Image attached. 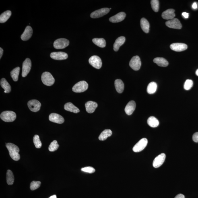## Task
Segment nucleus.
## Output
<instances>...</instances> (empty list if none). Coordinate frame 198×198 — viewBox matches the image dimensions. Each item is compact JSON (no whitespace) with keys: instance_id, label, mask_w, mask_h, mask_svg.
<instances>
[{"instance_id":"9d476101","label":"nucleus","mask_w":198,"mask_h":198,"mask_svg":"<svg viewBox=\"0 0 198 198\" xmlns=\"http://www.w3.org/2000/svg\"><path fill=\"white\" fill-rule=\"evenodd\" d=\"M109 11V9L104 8L94 11L91 13L90 17L93 19L100 18L107 14Z\"/></svg>"},{"instance_id":"5701e85b","label":"nucleus","mask_w":198,"mask_h":198,"mask_svg":"<svg viewBox=\"0 0 198 198\" xmlns=\"http://www.w3.org/2000/svg\"><path fill=\"white\" fill-rule=\"evenodd\" d=\"M64 107L67 111L72 112L75 113H78L80 112L79 109L71 102H68L66 104Z\"/></svg>"},{"instance_id":"aec40b11","label":"nucleus","mask_w":198,"mask_h":198,"mask_svg":"<svg viewBox=\"0 0 198 198\" xmlns=\"http://www.w3.org/2000/svg\"><path fill=\"white\" fill-rule=\"evenodd\" d=\"M98 104L92 101H89L85 104L86 111L89 113H92L94 112Z\"/></svg>"},{"instance_id":"20e7f679","label":"nucleus","mask_w":198,"mask_h":198,"mask_svg":"<svg viewBox=\"0 0 198 198\" xmlns=\"http://www.w3.org/2000/svg\"><path fill=\"white\" fill-rule=\"evenodd\" d=\"M89 85L86 81H81L76 84L72 88L73 92L80 93L86 91L88 88Z\"/></svg>"},{"instance_id":"ddd939ff","label":"nucleus","mask_w":198,"mask_h":198,"mask_svg":"<svg viewBox=\"0 0 198 198\" xmlns=\"http://www.w3.org/2000/svg\"><path fill=\"white\" fill-rule=\"evenodd\" d=\"M166 24L167 26L171 28L180 29L182 27V24L179 20L176 18L167 21Z\"/></svg>"},{"instance_id":"423d86ee","label":"nucleus","mask_w":198,"mask_h":198,"mask_svg":"<svg viewBox=\"0 0 198 198\" xmlns=\"http://www.w3.org/2000/svg\"><path fill=\"white\" fill-rule=\"evenodd\" d=\"M147 143H148V141L146 138L142 139L134 146L133 149V151L135 152H141L146 146Z\"/></svg>"},{"instance_id":"b1692460","label":"nucleus","mask_w":198,"mask_h":198,"mask_svg":"<svg viewBox=\"0 0 198 198\" xmlns=\"http://www.w3.org/2000/svg\"><path fill=\"white\" fill-rule=\"evenodd\" d=\"M153 62L157 65L162 67H167L168 65V62L163 58L157 57L153 60Z\"/></svg>"},{"instance_id":"6e6552de","label":"nucleus","mask_w":198,"mask_h":198,"mask_svg":"<svg viewBox=\"0 0 198 198\" xmlns=\"http://www.w3.org/2000/svg\"><path fill=\"white\" fill-rule=\"evenodd\" d=\"M89 63L93 67L100 69L102 67V60L98 56H93L89 59Z\"/></svg>"},{"instance_id":"a19ab883","label":"nucleus","mask_w":198,"mask_h":198,"mask_svg":"<svg viewBox=\"0 0 198 198\" xmlns=\"http://www.w3.org/2000/svg\"><path fill=\"white\" fill-rule=\"evenodd\" d=\"M193 141L195 142H198V132L194 134L193 136Z\"/></svg>"},{"instance_id":"2f4dec72","label":"nucleus","mask_w":198,"mask_h":198,"mask_svg":"<svg viewBox=\"0 0 198 198\" xmlns=\"http://www.w3.org/2000/svg\"><path fill=\"white\" fill-rule=\"evenodd\" d=\"M92 41L96 45L99 47L104 48L106 46V41L103 38H94Z\"/></svg>"},{"instance_id":"dca6fc26","label":"nucleus","mask_w":198,"mask_h":198,"mask_svg":"<svg viewBox=\"0 0 198 198\" xmlns=\"http://www.w3.org/2000/svg\"><path fill=\"white\" fill-rule=\"evenodd\" d=\"M170 47L173 51L176 52L184 51L187 49V44L183 43H174L170 46Z\"/></svg>"},{"instance_id":"37998d69","label":"nucleus","mask_w":198,"mask_h":198,"mask_svg":"<svg viewBox=\"0 0 198 198\" xmlns=\"http://www.w3.org/2000/svg\"><path fill=\"white\" fill-rule=\"evenodd\" d=\"M182 15L185 17V19H188L189 17V13L186 12H184L182 13Z\"/></svg>"},{"instance_id":"e433bc0d","label":"nucleus","mask_w":198,"mask_h":198,"mask_svg":"<svg viewBox=\"0 0 198 198\" xmlns=\"http://www.w3.org/2000/svg\"><path fill=\"white\" fill-rule=\"evenodd\" d=\"M159 1L158 0H152L151 1V6L153 11L158 12L159 10Z\"/></svg>"},{"instance_id":"c85d7f7f","label":"nucleus","mask_w":198,"mask_h":198,"mask_svg":"<svg viewBox=\"0 0 198 198\" xmlns=\"http://www.w3.org/2000/svg\"><path fill=\"white\" fill-rule=\"evenodd\" d=\"M147 123L151 127L155 128L158 127L159 122V120L154 116H151L147 120Z\"/></svg>"},{"instance_id":"4c0bfd02","label":"nucleus","mask_w":198,"mask_h":198,"mask_svg":"<svg viewBox=\"0 0 198 198\" xmlns=\"http://www.w3.org/2000/svg\"><path fill=\"white\" fill-rule=\"evenodd\" d=\"M193 81L192 80L187 79L184 84V89L186 90H189L193 87Z\"/></svg>"},{"instance_id":"a878e982","label":"nucleus","mask_w":198,"mask_h":198,"mask_svg":"<svg viewBox=\"0 0 198 198\" xmlns=\"http://www.w3.org/2000/svg\"><path fill=\"white\" fill-rule=\"evenodd\" d=\"M0 84L2 88L4 89L5 93H9L11 92V87L10 85L7 82L5 78L1 79Z\"/></svg>"},{"instance_id":"f03ea898","label":"nucleus","mask_w":198,"mask_h":198,"mask_svg":"<svg viewBox=\"0 0 198 198\" xmlns=\"http://www.w3.org/2000/svg\"><path fill=\"white\" fill-rule=\"evenodd\" d=\"M0 117L5 122H13L16 119V114L13 111H6L2 113Z\"/></svg>"},{"instance_id":"4468645a","label":"nucleus","mask_w":198,"mask_h":198,"mask_svg":"<svg viewBox=\"0 0 198 198\" xmlns=\"http://www.w3.org/2000/svg\"><path fill=\"white\" fill-rule=\"evenodd\" d=\"M50 56L52 59L57 60H66L68 58L67 54L63 52H52Z\"/></svg>"},{"instance_id":"49530a36","label":"nucleus","mask_w":198,"mask_h":198,"mask_svg":"<svg viewBox=\"0 0 198 198\" xmlns=\"http://www.w3.org/2000/svg\"><path fill=\"white\" fill-rule=\"evenodd\" d=\"M49 198H57V196L56 195H54L53 196H51V197H50Z\"/></svg>"},{"instance_id":"f8f14e48","label":"nucleus","mask_w":198,"mask_h":198,"mask_svg":"<svg viewBox=\"0 0 198 198\" xmlns=\"http://www.w3.org/2000/svg\"><path fill=\"white\" fill-rule=\"evenodd\" d=\"M166 155L164 153L158 155L154 159L153 163V166L155 168H158L163 163L166 159Z\"/></svg>"},{"instance_id":"9b49d317","label":"nucleus","mask_w":198,"mask_h":198,"mask_svg":"<svg viewBox=\"0 0 198 198\" xmlns=\"http://www.w3.org/2000/svg\"><path fill=\"white\" fill-rule=\"evenodd\" d=\"M28 106L31 111L37 112L39 111L41 104L38 101L33 100L29 101L28 103Z\"/></svg>"},{"instance_id":"ea45409f","label":"nucleus","mask_w":198,"mask_h":198,"mask_svg":"<svg viewBox=\"0 0 198 198\" xmlns=\"http://www.w3.org/2000/svg\"><path fill=\"white\" fill-rule=\"evenodd\" d=\"M81 171L84 172L89 173L90 174L93 173H94L95 171H96L95 169L92 167H87L83 168L81 169Z\"/></svg>"},{"instance_id":"7ed1b4c3","label":"nucleus","mask_w":198,"mask_h":198,"mask_svg":"<svg viewBox=\"0 0 198 198\" xmlns=\"http://www.w3.org/2000/svg\"><path fill=\"white\" fill-rule=\"evenodd\" d=\"M41 79L43 84L47 86H51L55 82V79L53 76L47 72H45L43 73Z\"/></svg>"},{"instance_id":"473e14b6","label":"nucleus","mask_w":198,"mask_h":198,"mask_svg":"<svg viewBox=\"0 0 198 198\" xmlns=\"http://www.w3.org/2000/svg\"><path fill=\"white\" fill-rule=\"evenodd\" d=\"M20 68L17 67L15 68L11 72V76L13 79V80L15 81H18L19 79V76L20 73Z\"/></svg>"},{"instance_id":"0eeeda50","label":"nucleus","mask_w":198,"mask_h":198,"mask_svg":"<svg viewBox=\"0 0 198 198\" xmlns=\"http://www.w3.org/2000/svg\"><path fill=\"white\" fill-rule=\"evenodd\" d=\"M130 67L134 71H138L140 68L141 62L138 56H134L130 62Z\"/></svg>"},{"instance_id":"39448f33","label":"nucleus","mask_w":198,"mask_h":198,"mask_svg":"<svg viewBox=\"0 0 198 198\" xmlns=\"http://www.w3.org/2000/svg\"><path fill=\"white\" fill-rule=\"evenodd\" d=\"M69 44V42L68 39L64 38H60L54 41L53 46L56 49H61L67 47Z\"/></svg>"},{"instance_id":"c756f323","label":"nucleus","mask_w":198,"mask_h":198,"mask_svg":"<svg viewBox=\"0 0 198 198\" xmlns=\"http://www.w3.org/2000/svg\"><path fill=\"white\" fill-rule=\"evenodd\" d=\"M11 15V12L10 11L7 10L2 13L0 15V23H3L6 21L10 17Z\"/></svg>"},{"instance_id":"a211bd4d","label":"nucleus","mask_w":198,"mask_h":198,"mask_svg":"<svg viewBox=\"0 0 198 198\" xmlns=\"http://www.w3.org/2000/svg\"><path fill=\"white\" fill-rule=\"evenodd\" d=\"M175 10L173 9H169L162 13V17L163 19L167 20H171L174 18L175 16Z\"/></svg>"},{"instance_id":"58836bf2","label":"nucleus","mask_w":198,"mask_h":198,"mask_svg":"<svg viewBox=\"0 0 198 198\" xmlns=\"http://www.w3.org/2000/svg\"><path fill=\"white\" fill-rule=\"evenodd\" d=\"M41 185V182L40 181H33L31 183L30 189L32 191L38 189Z\"/></svg>"},{"instance_id":"f3484780","label":"nucleus","mask_w":198,"mask_h":198,"mask_svg":"<svg viewBox=\"0 0 198 198\" xmlns=\"http://www.w3.org/2000/svg\"><path fill=\"white\" fill-rule=\"evenodd\" d=\"M32 34L33 30L32 27L30 26H27L24 31L21 35V39L23 41L28 40L31 37Z\"/></svg>"},{"instance_id":"cd10ccee","label":"nucleus","mask_w":198,"mask_h":198,"mask_svg":"<svg viewBox=\"0 0 198 198\" xmlns=\"http://www.w3.org/2000/svg\"><path fill=\"white\" fill-rule=\"evenodd\" d=\"M112 134L111 130L106 129L104 130L102 132L99 137V139L100 141H103L108 138V137L111 136Z\"/></svg>"},{"instance_id":"c9c22d12","label":"nucleus","mask_w":198,"mask_h":198,"mask_svg":"<svg viewBox=\"0 0 198 198\" xmlns=\"http://www.w3.org/2000/svg\"><path fill=\"white\" fill-rule=\"evenodd\" d=\"M33 142L36 148L39 149L41 147L42 143L40 140L39 136L37 135H35L33 138Z\"/></svg>"},{"instance_id":"2eb2a0df","label":"nucleus","mask_w":198,"mask_h":198,"mask_svg":"<svg viewBox=\"0 0 198 198\" xmlns=\"http://www.w3.org/2000/svg\"><path fill=\"white\" fill-rule=\"evenodd\" d=\"M49 120L53 123L60 124L63 123L64 122V119L63 116L56 113L50 114L49 116Z\"/></svg>"},{"instance_id":"4be33fe9","label":"nucleus","mask_w":198,"mask_h":198,"mask_svg":"<svg viewBox=\"0 0 198 198\" xmlns=\"http://www.w3.org/2000/svg\"><path fill=\"white\" fill-rule=\"evenodd\" d=\"M126 38L124 36H122L118 38L115 41L113 45V49L117 52L119 50L120 46L125 43Z\"/></svg>"},{"instance_id":"72a5a7b5","label":"nucleus","mask_w":198,"mask_h":198,"mask_svg":"<svg viewBox=\"0 0 198 198\" xmlns=\"http://www.w3.org/2000/svg\"><path fill=\"white\" fill-rule=\"evenodd\" d=\"M14 176L10 170H8L6 174L7 183L9 185H12L14 182Z\"/></svg>"},{"instance_id":"6ab92c4d","label":"nucleus","mask_w":198,"mask_h":198,"mask_svg":"<svg viewBox=\"0 0 198 198\" xmlns=\"http://www.w3.org/2000/svg\"><path fill=\"white\" fill-rule=\"evenodd\" d=\"M126 16L125 13L122 12L118 13L117 14L114 15L109 19L110 22L113 23H117L123 21Z\"/></svg>"},{"instance_id":"393cba45","label":"nucleus","mask_w":198,"mask_h":198,"mask_svg":"<svg viewBox=\"0 0 198 198\" xmlns=\"http://www.w3.org/2000/svg\"><path fill=\"white\" fill-rule=\"evenodd\" d=\"M115 88L118 93H123L125 88V86L123 81L119 79H116L114 82Z\"/></svg>"},{"instance_id":"de8ad7c7","label":"nucleus","mask_w":198,"mask_h":198,"mask_svg":"<svg viewBox=\"0 0 198 198\" xmlns=\"http://www.w3.org/2000/svg\"><path fill=\"white\" fill-rule=\"evenodd\" d=\"M196 75L198 76V69L196 71Z\"/></svg>"},{"instance_id":"1a4fd4ad","label":"nucleus","mask_w":198,"mask_h":198,"mask_svg":"<svg viewBox=\"0 0 198 198\" xmlns=\"http://www.w3.org/2000/svg\"><path fill=\"white\" fill-rule=\"evenodd\" d=\"M31 61L30 59L27 58L23 62L22 68V76L25 77L28 75L31 68Z\"/></svg>"},{"instance_id":"f704fd0d","label":"nucleus","mask_w":198,"mask_h":198,"mask_svg":"<svg viewBox=\"0 0 198 198\" xmlns=\"http://www.w3.org/2000/svg\"><path fill=\"white\" fill-rule=\"evenodd\" d=\"M59 147V145L58 144L57 141L54 140L52 142L51 144L49 145L48 147V150L50 152H54L57 151Z\"/></svg>"},{"instance_id":"a18cd8bd","label":"nucleus","mask_w":198,"mask_h":198,"mask_svg":"<svg viewBox=\"0 0 198 198\" xmlns=\"http://www.w3.org/2000/svg\"><path fill=\"white\" fill-rule=\"evenodd\" d=\"M192 7L194 9H196L197 8V4L196 2L194 3L193 5H192Z\"/></svg>"},{"instance_id":"79ce46f5","label":"nucleus","mask_w":198,"mask_h":198,"mask_svg":"<svg viewBox=\"0 0 198 198\" xmlns=\"http://www.w3.org/2000/svg\"><path fill=\"white\" fill-rule=\"evenodd\" d=\"M175 198H185V196L182 194H178Z\"/></svg>"},{"instance_id":"bb28decb","label":"nucleus","mask_w":198,"mask_h":198,"mask_svg":"<svg viewBox=\"0 0 198 198\" xmlns=\"http://www.w3.org/2000/svg\"><path fill=\"white\" fill-rule=\"evenodd\" d=\"M141 26L142 30L146 33L149 32L150 25L146 19L143 18L141 19L140 21Z\"/></svg>"},{"instance_id":"7c9ffc66","label":"nucleus","mask_w":198,"mask_h":198,"mask_svg":"<svg viewBox=\"0 0 198 198\" xmlns=\"http://www.w3.org/2000/svg\"><path fill=\"white\" fill-rule=\"evenodd\" d=\"M157 84L155 82L149 83L147 88V92L149 94H153L156 92L157 89Z\"/></svg>"},{"instance_id":"f257e3e1","label":"nucleus","mask_w":198,"mask_h":198,"mask_svg":"<svg viewBox=\"0 0 198 198\" xmlns=\"http://www.w3.org/2000/svg\"><path fill=\"white\" fill-rule=\"evenodd\" d=\"M6 147L8 150L10 156L13 160L18 161L20 158V155L19 154L20 149L16 145L11 143H7Z\"/></svg>"},{"instance_id":"412c9836","label":"nucleus","mask_w":198,"mask_h":198,"mask_svg":"<svg viewBox=\"0 0 198 198\" xmlns=\"http://www.w3.org/2000/svg\"><path fill=\"white\" fill-rule=\"evenodd\" d=\"M136 108V103L134 101H130L125 108V112L128 115H130L133 114Z\"/></svg>"},{"instance_id":"c03bdc74","label":"nucleus","mask_w":198,"mask_h":198,"mask_svg":"<svg viewBox=\"0 0 198 198\" xmlns=\"http://www.w3.org/2000/svg\"><path fill=\"white\" fill-rule=\"evenodd\" d=\"M3 53V50L1 47L0 48V59H1Z\"/></svg>"}]
</instances>
